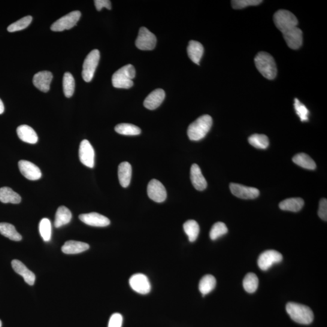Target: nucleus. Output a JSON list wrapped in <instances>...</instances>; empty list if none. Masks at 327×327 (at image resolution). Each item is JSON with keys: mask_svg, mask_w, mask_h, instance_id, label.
<instances>
[{"mask_svg": "<svg viewBox=\"0 0 327 327\" xmlns=\"http://www.w3.org/2000/svg\"><path fill=\"white\" fill-rule=\"evenodd\" d=\"M213 124L212 118L208 115H202L188 127L187 135L190 140L199 141L210 131Z\"/></svg>", "mask_w": 327, "mask_h": 327, "instance_id": "obj_1", "label": "nucleus"}, {"mask_svg": "<svg viewBox=\"0 0 327 327\" xmlns=\"http://www.w3.org/2000/svg\"><path fill=\"white\" fill-rule=\"evenodd\" d=\"M257 70L268 80H274L277 77V68L274 58L265 51H260L254 59Z\"/></svg>", "mask_w": 327, "mask_h": 327, "instance_id": "obj_2", "label": "nucleus"}, {"mask_svg": "<svg viewBox=\"0 0 327 327\" xmlns=\"http://www.w3.org/2000/svg\"><path fill=\"white\" fill-rule=\"evenodd\" d=\"M286 311L295 322L308 325L313 322V311L307 306L295 302H289L286 305Z\"/></svg>", "mask_w": 327, "mask_h": 327, "instance_id": "obj_3", "label": "nucleus"}, {"mask_svg": "<svg viewBox=\"0 0 327 327\" xmlns=\"http://www.w3.org/2000/svg\"><path fill=\"white\" fill-rule=\"evenodd\" d=\"M135 74V68L132 65L124 66L112 76V84L118 89H130L133 86L132 80Z\"/></svg>", "mask_w": 327, "mask_h": 327, "instance_id": "obj_4", "label": "nucleus"}, {"mask_svg": "<svg viewBox=\"0 0 327 327\" xmlns=\"http://www.w3.org/2000/svg\"><path fill=\"white\" fill-rule=\"evenodd\" d=\"M274 20L276 27L283 34L295 28L298 24V21L295 15L286 10H280L276 12Z\"/></svg>", "mask_w": 327, "mask_h": 327, "instance_id": "obj_5", "label": "nucleus"}, {"mask_svg": "<svg viewBox=\"0 0 327 327\" xmlns=\"http://www.w3.org/2000/svg\"><path fill=\"white\" fill-rule=\"evenodd\" d=\"M99 59V51L97 49L91 51L85 59L83 71H82V77H83V80L87 83L92 81L97 66H98Z\"/></svg>", "mask_w": 327, "mask_h": 327, "instance_id": "obj_6", "label": "nucleus"}, {"mask_svg": "<svg viewBox=\"0 0 327 327\" xmlns=\"http://www.w3.org/2000/svg\"><path fill=\"white\" fill-rule=\"evenodd\" d=\"M81 15L80 11H73L53 23L50 29L54 32H62L65 30L71 29L77 25Z\"/></svg>", "mask_w": 327, "mask_h": 327, "instance_id": "obj_7", "label": "nucleus"}, {"mask_svg": "<svg viewBox=\"0 0 327 327\" xmlns=\"http://www.w3.org/2000/svg\"><path fill=\"white\" fill-rule=\"evenodd\" d=\"M156 38L144 27L139 29L137 38L136 39V46L142 50H151L154 49L156 44Z\"/></svg>", "mask_w": 327, "mask_h": 327, "instance_id": "obj_8", "label": "nucleus"}, {"mask_svg": "<svg viewBox=\"0 0 327 327\" xmlns=\"http://www.w3.org/2000/svg\"><path fill=\"white\" fill-rule=\"evenodd\" d=\"M282 254L274 250H266L260 254L257 259V265L260 269L266 271L275 263H280L283 260Z\"/></svg>", "mask_w": 327, "mask_h": 327, "instance_id": "obj_9", "label": "nucleus"}, {"mask_svg": "<svg viewBox=\"0 0 327 327\" xmlns=\"http://www.w3.org/2000/svg\"><path fill=\"white\" fill-rule=\"evenodd\" d=\"M79 157L83 165L89 168L95 165V151L89 141L84 139L81 142L79 148Z\"/></svg>", "mask_w": 327, "mask_h": 327, "instance_id": "obj_10", "label": "nucleus"}, {"mask_svg": "<svg viewBox=\"0 0 327 327\" xmlns=\"http://www.w3.org/2000/svg\"><path fill=\"white\" fill-rule=\"evenodd\" d=\"M230 189L233 195L239 198L253 199L259 195V191L256 188L245 186L241 184L231 183L230 184Z\"/></svg>", "mask_w": 327, "mask_h": 327, "instance_id": "obj_11", "label": "nucleus"}, {"mask_svg": "<svg viewBox=\"0 0 327 327\" xmlns=\"http://www.w3.org/2000/svg\"><path fill=\"white\" fill-rule=\"evenodd\" d=\"M129 284L135 292L141 295H147L150 292L151 285L146 276L137 274L133 275L130 278Z\"/></svg>", "mask_w": 327, "mask_h": 327, "instance_id": "obj_12", "label": "nucleus"}, {"mask_svg": "<svg viewBox=\"0 0 327 327\" xmlns=\"http://www.w3.org/2000/svg\"><path fill=\"white\" fill-rule=\"evenodd\" d=\"M148 197L156 202H162L167 198L166 188L160 181L152 180L149 182L147 186Z\"/></svg>", "mask_w": 327, "mask_h": 327, "instance_id": "obj_13", "label": "nucleus"}, {"mask_svg": "<svg viewBox=\"0 0 327 327\" xmlns=\"http://www.w3.org/2000/svg\"><path fill=\"white\" fill-rule=\"evenodd\" d=\"M21 174L29 180L36 181L40 179L42 176L40 169L34 164L28 160H21L18 162Z\"/></svg>", "mask_w": 327, "mask_h": 327, "instance_id": "obj_14", "label": "nucleus"}, {"mask_svg": "<svg viewBox=\"0 0 327 327\" xmlns=\"http://www.w3.org/2000/svg\"><path fill=\"white\" fill-rule=\"evenodd\" d=\"M79 219L87 225L93 227H107L111 224L110 220L107 217L95 212L80 214Z\"/></svg>", "mask_w": 327, "mask_h": 327, "instance_id": "obj_15", "label": "nucleus"}, {"mask_svg": "<svg viewBox=\"0 0 327 327\" xmlns=\"http://www.w3.org/2000/svg\"><path fill=\"white\" fill-rule=\"evenodd\" d=\"M52 78L53 75L50 72H39L33 77V83L41 92H47L50 89V85Z\"/></svg>", "mask_w": 327, "mask_h": 327, "instance_id": "obj_16", "label": "nucleus"}, {"mask_svg": "<svg viewBox=\"0 0 327 327\" xmlns=\"http://www.w3.org/2000/svg\"><path fill=\"white\" fill-rule=\"evenodd\" d=\"M284 38L290 48L293 50L301 47L303 41L302 32L298 27L284 33Z\"/></svg>", "mask_w": 327, "mask_h": 327, "instance_id": "obj_17", "label": "nucleus"}, {"mask_svg": "<svg viewBox=\"0 0 327 327\" xmlns=\"http://www.w3.org/2000/svg\"><path fill=\"white\" fill-rule=\"evenodd\" d=\"M165 96L166 93L164 90L161 89L154 90L144 100V107L149 110H154L162 104Z\"/></svg>", "mask_w": 327, "mask_h": 327, "instance_id": "obj_18", "label": "nucleus"}, {"mask_svg": "<svg viewBox=\"0 0 327 327\" xmlns=\"http://www.w3.org/2000/svg\"><path fill=\"white\" fill-rule=\"evenodd\" d=\"M190 179L193 186L196 190L202 191L207 188V181L203 176L201 169L196 164H194L191 167Z\"/></svg>", "mask_w": 327, "mask_h": 327, "instance_id": "obj_19", "label": "nucleus"}, {"mask_svg": "<svg viewBox=\"0 0 327 327\" xmlns=\"http://www.w3.org/2000/svg\"><path fill=\"white\" fill-rule=\"evenodd\" d=\"M12 268L18 275L24 278L27 284L33 286L35 281V275L32 271L29 270L27 266L19 260L14 259L12 261Z\"/></svg>", "mask_w": 327, "mask_h": 327, "instance_id": "obj_20", "label": "nucleus"}, {"mask_svg": "<svg viewBox=\"0 0 327 327\" xmlns=\"http://www.w3.org/2000/svg\"><path fill=\"white\" fill-rule=\"evenodd\" d=\"M18 137L23 142L29 144H36L38 142L37 134L32 127L27 125H21L17 129Z\"/></svg>", "mask_w": 327, "mask_h": 327, "instance_id": "obj_21", "label": "nucleus"}, {"mask_svg": "<svg viewBox=\"0 0 327 327\" xmlns=\"http://www.w3.org/2000/svg\"><path fill=\"white\" fill-rule=\"evenodd\" d=\"M132 166L128 162H123L118 166V179L121 186L126 188L129 186L132 177Z\"/></svg>", "mask_w": 327, "mask_h": 327, "instance_id": "obj_22", "label": "nucleus"}, {"mask_svg": "<svg viewBox=\"0 0 327 327\" xmlns=\"http://www.w3.org/2000/svg\"><path fill=\"white\" fill-rule=\"evenodd\" d=\"M89 245L85 242L68 241L63 245L62 250L64 253L72 254L83 252L89 249Z\"/></svg>", "mask_w": 327, "mask_h": 327, "instance_id": "obj_23", "label": "nucleus"}, {"mask_svg": "<svg viewBox=\"0 0 327 327\" xmlns=\"http://www.w3.org/2000/svg\"><path fill=\"white\" fill-rule=\"evenodd\" d=\"M187 53L190 59L196 65H199L200 60L204 53V47L200 42L190 41L187 47Z\"/></svg>", "mask_w": 327, "mask_h": 327, "instance_id": "obj_24", "label": "nucleus"}, {"mask_svg": "<svg viewBox=\"0 0 327 327\" xmlns=\"http://www.w3.org/2000/svg\"><path fill=\"white\" fill-rule=\"evenodd\" d=\"M304 205V201L302 198H292L281 202L280 208L285 211L298 212L301 210Z\"/></svg>", "mask_w": 327, "mask_h": 327, "instance_id": "obj_25", "label": "nucleus"}, {"mask_svg": "<svg viewBox=\"0 0 327 327\" xmlns=\"http://www.w3.org/2000/svg\"><path fill=\"white\" fill-rule=\"evenodd\" d=\"M72 217L71 211L69 210V208L65 206H60L57 211L54 223V227L60 228L61 227L66 225L71 222Z\"/></svg>", "mask_w": 327, "mask_h": 327, "instance_id": "obj_26", "label": "nucleus"}, {"mask_svg": "<svg viewBox=\"0 0 327 327\" xmlns=\"http://www.w3.org/2000/svg\"><path fill=\"white\" fill-rule=\"evenodd\" d=\"M21 201L20 195L10 187H4L0 189V201L3 203H11V204H19Z\"/></svg>", "mask_w": 327, "mask_h": 327, "instance_id": "obj_27", "label": "nucleus"}, {"mask_svg": "<svg viewBox=\"0 0 327 327\" xmlns=\"http://www.w3.org/2000/svg\"><path fill=\"white\" fill-rule=\"evenodd\" d=\"M216 285V279L211 275H205L199 282V290L203 296L213 291Z\"/></svg>", "mask_w": 327, "mask_h": 327, "instance_id": "obj_28", "label": "nucleus"}, {"mask_svg": "<svg viewBox=\"0 0 327 327\" xmlns=\"http://www.w3.org/2000/svg\"><path fill=\"white\" fill-rule=\"evenodd\" d=\"M292 160L294 163L301 167L302 168L312 170V171H313V170L316 168V163L312 159L310 156H309L306 153H301L297 154L293 157Z\"/></svg>", "mask_w": 327, "mask_h": 327, "instance_id": "obj_29", "label": "nucleus"}, {"mask_svg": "<svg viewBox=\"0 0 327 327\" xmlns=\"http://www.w3.org/2000/svg\"><path fill=\"white\" fill-rule=\"evenodd\" d=\"M0 233L12 241H20L22 239V236L17 231L14 226L11 224L0 223Z\"/></svg>", "mask_w": 327, "mask_h": 327, "instance_id": "obj_30", "label": "nucleus"}, {"mask_svg": "<svg viewBox=\"0 0 327 327\" xmlns=\"http://www.w3.org/2000/svg\"><path fill=\"white\" fill-rule=\"evenodd\" d=\"M184 230L191 242H195L199 233V226L195 220H189L184 223Z\"/></svg>", "mask_w": 327, "mask_h": 327, "instance_id": "obj_31", "label": "nucleus"}, {"mask_svg": "<svg viewBox=\"0 0 327 327\" xmlns=\"http://www.w3.org/2000/svg\"><path fill=\"white\" fill-rule=\"evenodd\" d=\"M115 130L119 134L128 136L138 135L141 132L140 128L138 127L127 123L118 124Z\"/></svg>", "mask_w": 327, "mask_h": 327, "instance_id": "obj_32", "label": "nucleus"}, {"mask_svg": "<svg viewBox=\"0 0 327 327\" xmlns=\"http://www.w3.org/2000/svg\"><path fill=\"white\" fill-rule=\"evenodd\" d=\"M63 91L67 98H71L75 91V80L71 73L66 72L63 80Z\"/></svg>", "mask_w": 327, "mask_h": 327, "instance_id": "obj_33", "label": "nucleus"}, {"mask_svg": "<svg viewBox=\"0 0 327 327\" xmlns=\"http://www.w3.org/2000/svg\"><path fill=\"white\" fill-rule=\"evenodd\" d=\"M259 280L257 276L249 272L245 276L243 281V287L245 291L249 293L255 292L258 287Z\"/></svg>", "mask_w": 327, "mask_h": 327, "instance_id": "obj_34", "label": "nucleus"}, {"mask_svg": "<svg viewBox=\"0 0 327 327\" xmlns=\"http://www.w3.org/2000/svg\"><path fill=\"white\" fill-rule=\"evenodd\" d=\"M248 141L252 146L259 149H265L269 145L268 138L263 134L252 135L248 138Z\"/></svg>", "mask_w": 327, "mask_h": 327, "instance_id": "obj_35", "label": "nucleus"}, {"mask_svg": "<svg viewBox=\"0 0 327 327\" xmlns=\"http://www.w3.org/2000/svg\"><path fill=\"white\" fill-rule=\"evenodd\" d=\"M39 233L45 242L50 240L51 235V225L49 220L43 218L39 226Z\"/></svg>", "mask_w": 327, "mask_h": 327, "instance_id": "obj_36", "label": "nucleus"}, {"mask_svg": "<svg viewBox=\"0 0 327 327\" xmlns=\"http://www.w3.org/2000/svg\"><path fill=\"white\" fill-rule=\"evenodd\" d=\"M32 21V17L31 16L24 17L16 21V22L11 24L8 27V30L9 32L20 31V30L27 28L31 23Z\"/></svg>", "mask_w": 327, "mask_h": 327, "instance_id": "obj_37", "label": "nucleus"}, {"mask_svg": "<svg viewBox=\"0 0 327 327\" xmlns=\"http://www.w3.org/2000/svg\"><path fill=\"white\" fill-rule=\"evenodd\" d=\"M228 232V229L225 224L221 222L215 223L211 227L210 232V237L211 240H216V239L221 237Z\"/></svg>", "mask_w": 327, "mask_h": 327, "instance_id": "obj_38", "label": "nucleus"}, {"mask_svg": "<svg viewBox=\"0 0 327 327\" xmlns=\"http://www.w3.org/2000/svg\"><path fill=\"white\" fill-rule=\"evenodd\" d=\"M294 107H295L296 114L298 115L302 122L308 120V115L310 112L307 107L301 102H300L298 99H295Z\"/></svg>", "mask_w": 327, "mask_h": 327, "instance_id": "obj_39", "label": "nucleus"}, {"mask_svg": "<svg viewBox=\"0 0 327 327\" xmlns=\"http://www.w3.org/2000/svg\"><path fill=\"white\" fill-rule=\"evenodd\" d=\"M261 3V0H233L232 5L233 9H242L248 6H257Z\"/></svg>", "mask_w": 327, "mask_h": 327, "instance_id": "obj_40", "label": "nucleus"}, {"mask_svg": "<svg viewBox=\"0 0 327 327\" xmlns=\"http://www.w3.org/2000/svg\"><path fill=\"white\" fill-rule=\"evenodd\" d=\"M123 316L120 313H114L109 320L108 327H121L123 323Z\"/></svg>", "mask_w": 327, "mask_h": 327, "instance_id": "obj_41", "label": "nucleus"}, {"mask_svg": "<svg viewBox=\"0 0 327 327\" xmlns=\"http://www.w3.org/2000/svg\"><path fill=\"white\" fill-rule=\"evenodd\" d=\"M318 215L320 219L323 221H327V200L323 198L320 200L319 202V210Z\"/></svg>", "mask_w": 327, "mask_h": 327, "instance_id": "obj_42", "label": "nucleus"}, {"mask_svg": "<svg viewBox=\"0 0 327 327\" xmlns=\"http://www.w3.org/2000/svg\"><path fill=\"white\" fill-rule=\"evenodd\" d=\"M94 3L98 11H101L103 8H107L108 10L112 9L111 2L108 0H95Z\"/></svg>", "mask_w": 327, "mask_h": 327, "instance_id": "obj_43", "label": "nucleus"}, {"mask_svg": "<svg viewBox=\"0 0 327 327\" xmlns=\"http://www.w3.org/2000/svg\"><path fill=\"white\" fill-rule=\"evenodd\" d=\"M5 111V106L2 99H0V115L2 114Z\"/></svg>", "mask_w": 327, "mask_h": 327, "instance_id": "obj_44", "label": "nucleus"}, {"mask_svg": "<svg viewBox=\"0 0 327 327\" xmlns=\"http://www.w3.org/2000/svg\"><path fill=\"white\" fill-rule=\"evenodd\" d=\"M2 320H0V327H2Z\"/></svg>", "mask_w": 327, "mask_h": 327, "instance_id": "obj_45", "label": "nucleus"}]
</instances>
